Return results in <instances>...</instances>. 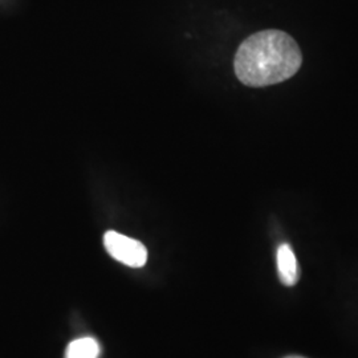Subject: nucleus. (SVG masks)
Listing matches in <instances>:
<instances>
[{
	"instance_id": "obj_5",
	"label": "nucleus",
	"mask_w": 358,
	"mask_h": 358,
	"mask_svg": "<svg viewBox=\"0 0 358 358\" xmlns=\"http://www.w3.org/2000/svg\"><path fill=\"white\" fill-rule=\"evenodd\" d=\"M285 358H304V357H299V356H289V357H285Z\"/></svg>"
},
{
	"instance_id": "obj_1",
	"label": "nucleus",
	"mask_w": 358,
	"mask_h": 358,
	"mask_svg": "<svg viewBox=\"0 0 358 358\" xmlns=\"http://www.w3.org/2000/svg\"><path fill=\"white\" fill-rule=\"evenodd\" d=\"M301 63L303 53L291 35L266 29L248 36L239 45L234 69L242 84L262 88L294 76Z\"/></svg>"
},
{
	"instance_id": "obj_3",
	"label": "nucleus",
	"mask_w": 358,
	"mask_h": 358,
	"mask_svg": "<svg viewBox=\"0 0 358 358\" xmlns=\"http://www.w3.org/2000/svg\"><path fill=\"white\" fill-rule=\"evenodd\" d=\"M278 271L280 280L287 287H292L300 279L297 259L289 244H282L278 250Z\"/></svg>"
},
{
	"instance_id": "obj_4",
	"label": "nucleus",
	"mask_w": 358,
	"mask_h": 358,
	"mask_svg": "<svg viewBox=\"0 0 358 358\" xmlns=\"http://www.w3.org/2000/svg\"><path fill=\"white\" fill-rule=\"evenodd\" d=\"M100 345L92 337H83L72 341L65 352V358H99Z\"/></svg>"
},
{
	"instance_id": "obj_2",
	"label": "nucleus",
	"mask_w": 358,
	"mask_h": 358,
	"mask_svg": "<svg viewBox=\"0 0 358 358\" xmlns=\"http://www.w3.org/2000/svg\"><path fill=\"white\" fill-rule=\"evenodd\" d=\"M103 245L113 259L131 268H141L148 262V250L141 242L115 231L103 235Z\"/></svg>"
}]
</instances>
